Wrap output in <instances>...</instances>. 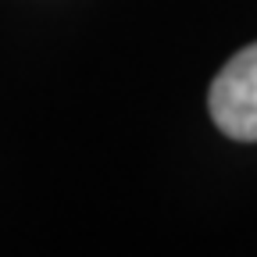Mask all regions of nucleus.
Wrapping results in <instances>:
<instances>
[{
	"label": "nucleus",
	"mask_w": 257,
	"mask_h": 257,
	"mask_svg": "<svg viewBox=\"0 0 257 257\" xmlns=\"http://www.w3.org/2000/svg\"><path fill=\"white\" fill-rule=\"evenodd\" d=\"M211 118L225 136L257 143V43L239 50L211 82Z\"/></svg>",
	"instance_id": "f257e3e1"
}]
</instances>
